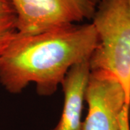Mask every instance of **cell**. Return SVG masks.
I'll use <instances>...</instances> for the list:
<instances>
[{"label": "cell", "instance_id": "12", "mask_svg": "<svg viewBox=\"0 0 130 130\" xmlns=\"http://www.w3.org/2000/svg\"><path fill=\"white\" fill-rule=\"evenodd\" d=\"M129 2H130V0H129Z\"/></svg>", "mask_w": 130, "mask_h": 130}, {"label": "cell", "instance_id": "6", "mask_svg": "<svg viewBox=\"0 0 130 130\" xmlns=\"http://www.w3.org/2000/svg\"><path fill=\"white\" fill-rule=\"evenodd\" d=\"M18 32L14 12H0V57Z\"/></svg>", "mask_w": 130, "mask_h": 130}, {"label": "cell", "instance_id": "4", "mask_svg": "<svg viewBox=\"0 0 130 130\" xmlns=\"http://www.w3.org/2000/svg\"><path fill=\"white\" fill-rule=\"evenodd\" d=\"M85 100L88 105L82 130H121L119 116L127 104L124 90L110 74L91 71Z\"/></svg>", "mask_w": 130, "mask_h": 130}, {"label": "cell", "instance_id": "10", "mask_svg": "<svg viewBox=\"0 0 130 130\" xmlns=\"http://www.w3.org/2000/svg\"><path fill=\"white\" fill-rule=\"evenodd\" d=\"M90 1H91V2H93L94 4L97 5V4H98V3H99V2H100L101 0H90Z\"/></svg>", "mask_w": 130, "mask_h": 130}, {"label": "cell", "instance_id": "9", "mask_svg": "<svg viewBox=\"0 0 130 130\" xmlns=\"http://www.w3.org/2000/svg\"><path fill=\"white\" fill-rule=\"evenodd\" d=\"M128 116H129V119L130 121V90H129V101H128Z\"/></svg>", "mask_w": 130, "mask_h": 130}, {"label": "cell", "instance_id": "7", "mask_svg": "<svg viewBox=\"0 0 130 130\" xmlns=\"http://www.w3.org/2000/svg\"><path fill=\"white\" fill-rule=\"evenodd\" d=\"M121 130H130V121L128 116V106L126 105L119 116Z\"/></svg>", "mask_w": 130, "mask_h": 130}, {"label": "cell", "instance_id": "2", "mask_svg": "<svg viewBox=\"0 0 130 130\" xmlns=\"http://www.w3.org/2000/svg\"><path fill=\"white\" fill-rule=\"evenodd\" d=\"M98 44L90 59V71L115 77L124 90L127 104L130 90V2L101 0L93 17Z\"/></svg>", "mask_w": 130, "mask_h": 130}, {"label": "cell", "instance_id": "8", "mask_svg": "<svg viewBox=\"0 0 130 130\" xmlns=\"http://www.w3.org/2000/svg\"><path fill=\"white\" fill-rule=\"evenodd\" d=\"M0 12H14L10 0H0Z\"/></svg>", "mask_w": 130, "mask_h": 130}, {"label": "cell", "instance_id": "11", "mask_svg": "<svg viewBox=\"0 0 130 130\" xmlns=\"http://www.w3.org/2000/svg\"><path fill=\"white\" fill-rule=\"evenodd\" d=\"M78 130H82V129H81V128H80V129H79Z\"/></svg>", "mask_w": 130, "mask_h": 130}, {"label": "cell", "instance_id": "1", "mask_svg": "<svg viewBox=\"0 0 130 130\" xmlns=\"http://www.w3.org/2000/svg\"><path fill=\"white\" fill-rule=\"evenodd\" d=\"M98 44L93 23L70 24L33 35L17 32L0 57V83L12 94L34 83L40 95H51L72 67L90 59Z\"/></svg>", "mask_w": 130, "mask_h": 130}, {"label": "cell", "instance_id": "3", "mask_svg": "<svg viewBox=\"0 0 130 130\" xmlns=\"http://www.w3.org/2000/svg\"><path fill=\"white\" fill-rule=\"evenodd\" d=\"M18 32L33 35L92 19L96 5L90 0H10Z\"/></svg>", "mask_w": 130, "mask_h": 130}, {"label": "cell", "instance_id": "5", "mask_svg": "<svg viewBox=\"0 0 130 130\" xmlns=\"http://www.w3.org/2000/svg\"><path fill=\"white\" fill-rule=\"evenodd\" d=\"M90 59L71 67L62 82L64 106L61 119L52 130H78L81 128V115L85 92L90 74Z\"/></svg>", "mask_w": 130, "mask_h": 130}]
</instances>
